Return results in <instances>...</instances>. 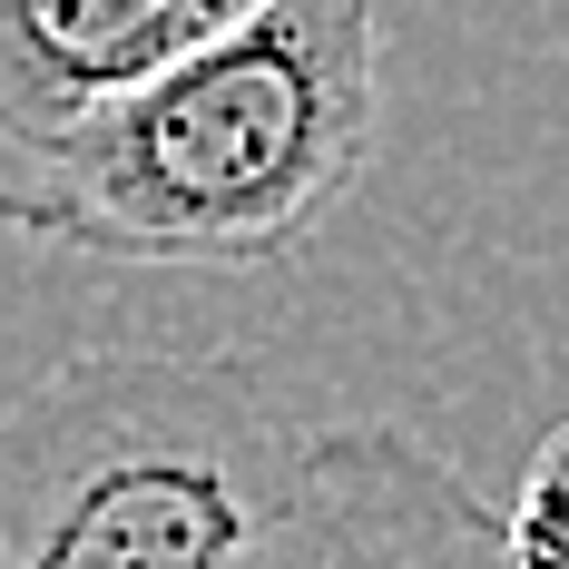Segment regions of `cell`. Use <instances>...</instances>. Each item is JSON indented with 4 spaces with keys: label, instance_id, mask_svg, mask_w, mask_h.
I'll return each instance as SVG.
<instances>
[{
    "label": "cell",
    "instance_id": "obj_1",
    "mask_svg": "<svg viewBox=\"0 0 569 569\" xmlns=\"http://www.w3.org/2000/svg\"><path fill=\"white\" fill-rule=\"evenodd\" d=\"M373 128V0H256L0 177V227L99 266L256 276L343 207Z\"/></svg>",
    "mask_w": 569,
    "mask_h": 569
},
{
    "label": "cell",
    "instance_id": "obj_2",
    "mask_svg": "<svg viewBox=\"0 0 569 569\" xmlns=\"http://www.w3.org/2000/svg\"><path fill=\"white\" fill-rule=\"evenodd\" d=\"M295 452L236 353H79L0 412V569H236Z\"/></svg>",
    "mask_w": 569,
    "mask_h": 569
},
{
    "label": "cell",
    "instance_id": "obj_3",
    "mask_svg": "<svg viewBox=\"0 0 569 569\" xmlns=\"http://www.w3.org/2000/svg\"><path fill=\"white\" fill-rule=\"evenodd\" d=\"M501 511L471 491V471L422 452L393 422H335L305 432L295 481L236 569H491Z\"/></svg>",
    "mask_w": 569,
    "mask_h": 569
},
{
    "label": "cell",
    "instance_id": "obj_4",
    "mask_svg": "<svg viewBox=\"0 0 569 569\" xmlns=\"http://www.w3.org/2000/svg\"><path fill=\"white\" fill-rule=\"evenodd\" d=\"M246 10L256 0H0V177Z\"/></svg>",
    "mask_w": 569,
    "mask_h": 569
},
{
    "label": "cell",
    "instance_id": "obj_5",
    "mask_svg": "<svg viewBox=\"0 0 569 569\" xmlns=\"http://www.w3.org/2000/svg\"><path fill=\"white\" fill-rule=\"evenodd\" d=\"M491 569H569V422L530 452V481L501 511V550Z\"/></svg>",
    "mask_w": 569,
    "mask_h": 569
}]
</instances>
